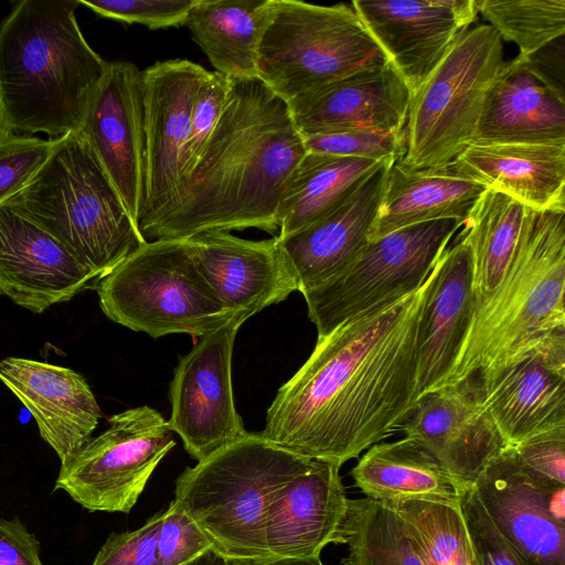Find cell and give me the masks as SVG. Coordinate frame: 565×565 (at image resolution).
I'll use <instances>...</instances> for the list:
<instances>
[{
  "instance_id": "cell-1",
  "label": "cell",
  "mask_w": 565,
  "mask_h": 565,
  "mask_svg": "<svg viewBox=\"0 0 565 565\" xmlns=\"http://www.w3.org/2000/svg\"><path fill=\"white\" fill-rule=\"evenodd\" d=\"M437 263L417 291L318 338L278 390L259 434L341 468L398 431L419 399L418 326Z\"/></svg>"
},
{
  "instance_id": "cell-2",
  "label": "cell",
  "mask_w": 565,
  "mask_h": 565,
  "mask_svg": "<svg viewBox=\"0 0 565 565\" xmlns=\"http://www.w3.org/2000/svg\"><path fill=\"white\" fill-rule=\"evenodd\" d=\"M289 105L260 78H231L223 115L166 206L139 225L148 241L255 227L278 233L282 185L305 156Z\"/></svg>"
},
{
  "instance_id": "cell-3",
  "label": "cell",
  "mask_w": 565,
  "mask_h": 565,
  "mask_svg": "<svg viewBox=\"0 0 565 565\" xmlns=\"http://www.w3.org/2000/svg\"><path fill=\"white\" fill-rule=\"evenodd\" d=\"M78 0H21L0 22V131L58 139L82 127L109 62L76 20Z\"/></svg>"
},
{
  "instance_id": "cell-4",
  "label": "cell",
  "mask_w": 565,
  "mask_h": 565,
  "mask_svg": "<svg viewBox=\"0 0 565 565\" xmlns=\"http://www.w3.org/2000/svg\"><path fill=\"white\" fill-rule=\"evenodd\" d=\"M564 289L565 211L525 207L508 271L473 316L447 386L487 381L565 329Z\"/></svg>"
},
{
  "instance_id": "cell-5",
  "label": "cell",
  "mask_w": 565,
  "mask_h": 565,
  "mask_svg": "<svg viewBox=\"0 0 565 565\" xmlns=\"http://www.w3.org/2000/svg\"><path fill=\"white\" fill-rule=\"evenodd\" d=\"M6 204L60 241L98 281L147 242L79 131L55 139Z\"/></svg>"
},
{
  "instance_id": "cell-6",
  "label": "cell",
  "mask_w": 565,
  "mask_h": 565,
  "mask_svg": "<svg viewBox=\"0 0 565 565\" xmlns=\"http://www.w3.org/2000/svg\"><path fill=\"white\" fill-rule=\"evenodd\" d=\"M312 459L246 433L177 479L173 501L225 557L270 555L266 509L275 492L303 472Z\"/></svg>"
},
{
  "instance_id": "cell-7",
  "label": "cell",
  "mask_w": 565,
  "mask_h": 565,
  "mask_svg": "<svg viewBox=\"0 0 565 565\" xmlns=\"http://www.w3.org/2000/svg\"><path fill=\"white\" fill-rule=\"evenodd\" d=\"M387 63L351 2L269 0L257 49V77L287 104Z\"/></svg>"
},
{
  "instance_id": "cell-8",
  "label": "cell",
  "mask_w": 565,
  "mask_h": 565,
  "mask_svg": "<svg viewBox=\"0 0 565 565\" xmlns=\"http://www.w3.org/2000/svg\"><path fill=\"white\" fill-rule=\"evenodd\" d=\"M97 294L108 319L152 338H201L238 317L203 276L188 239L147 241L97 282Z\"/></svg>"
},
{
  "instance_id": "cell-9",
  "label": "cell",
  "mask_w": 565,
  "mask_h": 565,
  "mask_svg": "<svg viewBox=\"0 0 565 565\" xmlns=\"http://www.w3.org/2000/svg\"><path fill=\"white\" fill-rule=\"evenodd\" d=\"M503 40L489 24L466 28L412 94L406 151L411 169L443 167L473 141L487 93L504 64Z\"/></svg>"
},
{
  "instance_id": "cell-10",
  "label": "cell",
  "mask_w": 565,
  "mask_h": 565,
  "mask_svg": "<svg viewBox=\"0 0 565 565\" xmlns=\"http://www.w3.org/2000/svg\"><path fill=\"white\" fill-rule=\"evenodd\" d=\"M462 225L444 218L394 231L369 242L335 276L302 291L318 338L420 289Z\"/></svg>"
},
{
  "instance_id": "cell-11",
  "label": "cell",
  "mask_w": 565,
  "mask_h": 565,
  "mask_svg": "<svg viewBox=\"0 0 565 565\" xmlns=\"http://www.w3.org/2000/svg\"><path fill=\"white\" fill-rule=\"evenodd\" d=\"M108 424L61 463L54 490L89 512L128 513L175 440L168 420L149 406L115 414Z\"/></svg>"
},
{
  "instance_id": "cell-12",
  "label": "cell",
  "mask_w": 565,
  "mask_h": 565,
  "mask_svg": "<svg viewBox=\"0 0 565 565\" xmlns=\"http://www.w3.org/2000/svg\"><path fill=\"white\" fill-rule=\"evenodd\" d=\"M244 317L199 338L179 359L169 387L168 424L198 462L246 435L232 384L234 342Z\"/></svg>"
},
{
  "instance_id": "cell-13",
  "label": "cell",
  "mask_w": 565,
  "mask_h": 565,
  "mask_svg": "<svg viewBox=\"0 0 565 565\" xmlns=\"http://www.w3.org/2000/svg\"><path fill=\"white\" fill-rule=\"evenodd\" d=\"M500 534L533 565H565V486L535 478L505 448L472 487Z\"/></svg>"
},
{
  "instance_id": "cell-14",
  "label": "cell",
  "mask_w": 565,
  "mask_h": 565,
  "mask_svg": "<svg viewBox=\"0 0 565 565\" xmlns=\"http://www.w3.org/2000/svg\"><path fill=\"white\" fill-rule=\"evenodd\" d=\"M207 73L181 58L157 62L142 71L143 201L139 225L166 206L181 182L192 105Z\"/></svg>"
},
{
  "instance_id": "cell-15",
  "label": "cell",
  "mask_w": 565,
  "mask_h": 565,
  "mask_svg": "<svg viewBox=\"0 0 565 565\" xmlns=\"http://www.w3.org/2000/svg\"><path fill=\"white\" fill-rule=\"evenodd\" d=\"M399 430L463 490L507 448L472 377L422 396Z\"/></svg>"
},
{
  "instance_id": "cell-16",
  "label": "cell",
  "mask_w": 565,
  "mask_h": 565,
  "mask_svg": "<svg viewBox=\"0 0 565 565\" xmlns=\"http://www.w3.org/2000/svg\"><path fill=\"white\" fill-rule=\"evenodd\" d=\"M139 225L143 201L142 71L109 62L78 130Z\"/></svg>"
},
{
  "instance_id": "cell-17",
  "label": "cell",
  "mask_w": 565,
  "mask_h": 565,
  "mask_svg": "<svg viewBox=\"0 0 565 565\" xmlns=\"http://www.w3.org/2000/svg\"><path fill=\"white\" fill-rule=\"evenodd\" d=\"M98 282L94 273L45 230L0 205V295L34 313Z\"/></svg>"
},
{
  "instance_id": "cell-18",
  "label": "cell",
  "mask_w": 565,
  "mask_h": 565,
  "mask_svg": "<svg viewBox=\"0 0 565 565\" xmlns=\"http://www.w3.org/2000/svg\"><path fill=\"white\" fill-rule=\"evenodd\" d=\"M393 162H380L348 196L309 225L287 236H275L298 291L339 274L369 243Z\"/></svg>"
},
{
  "instance_id": "cell-19",
  "label": "cell",
  "mask_w": 565,
  "mask_h": 565,
  "mask_svg": "<svg viewBox=\"0 0 565 565\" xmlns=\"http://www.w3.org/2000/svg\"><path fill=\"white\" fill-rule=\"evenodd\" d=\"M0 381L32 415L40 436L61 463L92 438L102 412L90 386L76 371L8 356L0 361Z\"/></svg>"
},
{
  "instance_id": "cell-20",
  "label": "cell",
  "mask_w": 565,
  "mask_h": 565,
  "mask_svg": "<svg viewBox=\"0 0 565 565\" xmlns=\"http://www.w3.org/2000/svg\"><path fill=\"white\" fill-rule=\"evenodd\" d=\"M339 471L331 462L312 459L275 492L265 514L270 555L319 557L328 544H343L349 499Z\"/></svg>"
},
{
  "instance_id": "cell-21",
  "label": "cell",
  "mask_w": 565,
  "mask_h": 565,
  "mask_svg": "<svg viewBox=\"0 0 565 565\" xmlns=\"http://www.w3.org/2000/svg\"><path fill=\"white\" fill-rule=\"evenodd\" d=\"M186 239L203 276L234 316L247 320L297 290L275 236L250 241L210 231Z\"/></svg>"
},
{
  "instance_id": "cell-22",
  "label": "cell",
  "mask_w": 565,
  "mask_h": 565,
  "mask_svg": "<svg viewBox=\"0 0 565 565\" xmlns=\"http://www.w3.org/2000/svg\"><path fill=\"white\" fill-rule=\"evenodd\" d=\"M412 93L396 70L366 68L289 103L301 137L352 129H405Z\"/></svg>"
},
{
  "instance_id": "cell-23",
  "label": "cell",
  "mask_w": 565,
  "mask_h": 565,
  "mask_svg": "<svg viewBox=\"0 0 565 565\" xmlns=\"http://www.w3.org/2000/svg\"><path fill=\"white\" fill-rule=\"evenodd\" d=\"M472 257L460 233L443 252L417 334L419 398L448 385L473 316Z\"/></svg>"
},
{
  "instance_id": "cell-24",
  "label": "cell",
  "mask_w": 565,
  "mask_h": 565,
  "mask_svg": "<svg viewBox=\"0 0 565 565\" xmlns=\"http://www.w3.org/2000/svg\"><path fill=\"white\" fill-rule=\"evenodd\" d=\"M351 3L412 94L467 28L446 0H354Z\"/></svg>"
},
{
  "instance_id": "cell-25",
  "label": "cell",
  "mask_w": 565,
  "mask_h": 565,
  "mask_svg": "<svg viewBox=\"0 0 565 565\" xmlns=\"http://www.w3.org/2000/svg\"><path fill=\"white\" fill-rule=\"evenodd\" d=\"M565 142V97L525 57L504 62L492 82L471 145Z\"/></svg>"
},
{
  "instance_id": "cell-26",
  "label": "cell",
  "mask_w": 565,
  "mask_h": 565,
  "mask_svg": "<svg viewBox=\"0 0 565 565\" xmlns=\"http://www.w3.org/2000/svg\"><path fill=\"white\" fill-rule=\"evenodd\" d=\"M443 167L525 207L565 211V142L470 145Z\"/></svg>"
},
{
  "instance_id": "cell-27",
  "label": "cell",
  "mask_w": 565,
  "mask_h": 565,
  "mask_svg": "<svg viewBox=\"0 0 565 565\" xmlns=\"http://www.w3.org/2000/svg\"><path fill=\"white\" fill-rule=\"evenodd\" d=\"M477 383L507 448L565 427V372L547 363L536 348Z\"/></svg>"
},
{
  "instance_id": "cell-28",
  "label": "cell",
  "mask_w": 565,
  "mask_h": 565,
  "mask_svg": "<svg viewBox=\"0 0 565 565\" xmlns=\"http://www.w3.org/2000/svg\"><path fill=\"white\" fill-rule=\"evenodd\" d=\"M486 190L482 184L452 174L444 167L411 169L398 159L388 170L369 242L429 221L454 218L465 224Z\"/></svg>"
},
{
  "instance_id": "cell-29",
  "label": "cell",
  "mask_w": 565,
  "mask_h": 565,
  "mask_svg": "<svg viewBox=\"0 0 565 565\" xmlns=\"http://www.w3.org/2000/svg\"><path fill=\"white\" fill-rule=\"evenodd\" d=\"M350 473L366 498L386 504L424 500L460 507L466 491L424 447L406 437L371 446Z\"/></svg>"
},
{
  "instance_id": "cell-30",
  "label": "cell",
  "mask_w": 565,
  "mask_h": 565,
  "mask_svg": "<svg viewBox=\"0 0 565 565\" xmlns=\"http://www.w3.org/2000/svg\"><path fill=\"white\" fill-rule=\"evenodd\" d=\"M269 0H196L184 22L215 68L228 78L257 76V49Z\"/></svg>"
},
{
  "instance_id": "cell-31",
  "label": "cell",
  "mask_w": 565,
  "mask_h": 565,
  "mask_svg": "<svg viewBox=\"0 0 565 565\" xmlns=\"http://www.w3.org/2000/svg\"><path fill=\"white\" fill-rule=\"evenodd\" d=\"M379 163L306 152L282 185L275 236H287L316 221L359 186Z\"/></svg>"
},
{
  "instance_id": "cell-32",
  "label": "cell",
  "mask_w": 565,
  "mask_h": 565,
  "mask_svg": "<svg viewBox=\"0 0 565 565\" xmlns=\"http://www.w3.org/2000/svg\"><path fill=\"white\" fill-rule=\"evenodd\" d=\"M524 213L522 203L487 189L462 225L460 233L472 257L473 316L491 298L508 271Z\"/></svg>"
},
{
  "instance_id": "cell-33",
  "label": "cell",
  "mask_w": 565,
  "mask_h": 565,
  "mask_svg": "<svg viewBox=\"0 0 565 565\" xmlns=\"http://www.w3.org/2000/svg\"><path fill=\"white\" fill-rule=\"evenodd\" d=\"M342 537L343 565H425L399 515L370 498L349 499Z\"/></svg>"
},
{
  "instance_id": "cell-34",
  "label": "cell",
  "mask_w": 565,
  "mask_h": 565,
  "mask_svg": "<svg viewBox=\"0 0 565 565\" xmlns=\"http://www.w3.org/2000/svg\"><path fill=\"white\" fill-rule=\"evenodd\" d=\"M387 505L403 520L425 565H477L460 507L424 500Z\"/></svg>"
},
{
  "instance_id": "cell-35",
  "label": "cell",
  "mask_w": 565,
  "mask_h": 565,
  "mask_svg": "<svg viewBox=\"0 0 565 565\" xmlns=\"http://www.w3.org/2000/svg\"><path fill=\"white\" fill-rule=\"evenodd\" d=\"M478 12L527 56L565 35V0H477Z\"/></svg>"
},
{
  "instance_id": "cell-36",
  "label": "cell",
  "mask_w": 565,
  "mask_h": 565,
  "mask_svg": "<svg viewBox=\"0 0 565 565\" xmlns=\"http://www.w3.org/2000/svg\"><path fill=\"white\" fill-rule=\"evenodd\" d=\"M307 152L373 161L403 159L406 151V131L352 129L303 136Z\"/></svg>"
},
{
  "instance_id": "cell-37",
  "label": "cell",
  "mask_w": 565,
  "mask_h": 565,
  "mask_svg": "<svg viewBox=\"0 0 565 565\" xmlns=\"http://www.w3.org/2000/svg\"><path fill=\"white\" fill-rule=\"evenodd\" d=\"M231 78L209 72L195 94L189 136L182 157L181 181L192 171L218 124L230 90Z\"/></svg>"
},
{
  "instance_id": "cell-38",
  "label": "cell",
  "mask_w": 565,
  "mask_h": 565,
  "mask_svg": "<svg viewBox=\"0 0 565 565\" xmlns=\"http://www.w3.org/2000/svg\"><path fill=\"white\" fill-rule=\"evenodd\" d=\"M54 145L55 139L0 131V205L29 182Z\"/></svg>"
},
{
  "instance_id": "cell-39",
  "label": "cell",
  "mask_w": 565,
  "mask_h": 565,
  "mask_svg": "<svg viewBox=\"0 0 565 565\" xmlns=\"http://www.w3.org/2000/svg\"><path fill=\"white\" fill-rule=\"evenodd\" d=\"M96 14L121 21L139 23L149 29L184 25L189 11L196 0H78Z\"/></svg>"
},
{
  "instance_id": "cell-40",
  "label": "cell",
  "mask_w": 565,
  "mask_h": 565,
  "mask_svg": "<svg viewBox=\"0 0 565 565\" xmlns=\"http://www.w3.org/2000/svg\"><path fill=\"white\" fill-rule=\"evenodd\" d=\"M460 509L477 565H533L500 534L472 488L463 492Z\"/></svg>"
},
{
  "instance_id": "cell-41",
  "label": "cell",
  "mask_w": 565,
  "mask_h": 565,
  "mask_svg": "<svg viewBox=\"0 0 565 565\" xmlns=\"http://www.w3.org/2000/svg\"><path fill=\"white\" fill-rule=\"evenodd\" d=\"M213 545L201 527L173 500L163 511L158 533L157 554L160 565H185Z\"/></svg>"
},
{
  "instance_id": "cell-42",
  "label": "cell",
  "mask_w": 565,
  "mask_h": 565,
  "mask_svg": "<svg viewBox=\"0 0 565 565\" xmlns=\"http://www.w3.org/2000/svg\"><path fill=\"white\" fill-rule=\"evenodd\" d=\"M162 515L163 511L152 515L137 530L113 532L90 565H160L157 541Z\"/></svg>"
},
{
  "instance_id": "cell-43",
  "label": "cell",
  "mask_w": 565,
  "mask_h": 565,
  "mask_svg": "<svg viewBox=\"0 0 565 565\" xmlns=\"http://www.w3.org/2000/svg\"><path fill=\"white\" fill-rule=\"evenodd\" d=\"M510 449L535 478L565 486V427L536 435Z\"/></svg>"
},
{
  "instance_id": "cell-44",
  "label": "cell",
  "mask_w": 565,
  "mask_h": 565,
  "mask_svg": "<svg viewBox=\"0 0 565 565\" xmlns=\"http://www.w3.org/2000/svg\"><path fill=\"white\" fill-rule=\"evenodd\" d=\"M41 545L22 521L0 518V565H44Z\"/></svg>"
},
{
  "instance_id": "cell-45",
  "label": "cell",
  "mask_w": 565,
  "mask_h": 565,
  "mask_svg": "<svg viewBox=\"0 0 565 565\" xmlns=\"http://www.w3.org/2000/svg\"><path fill=\"white\" fill-rule=\"evenodd\" d=\"M565 35L524 56L532 71L554 92L565 97ZM523 56V55H522Z\"/></svg>"
},
{
  "instance_id": "cell-46",
  "label": "cell",
  "mask_w": 565,
  "mask_h": 565,
  "mask_svg": "<svg viewBox=\"0 0 565 565\" xmlns=\"http://www.w3.org/2000/svg\"><path fill=\"white\" fill-rule=\"evenodd\" d=\"M222 565H324L319 557H225Z\"/></svg>"
},
{
  "instance_id": "cell-47",
  "label": "cell",
  "mask_w": 565,
  "mask_h": 565,
  "mask_svg": "<svg viewBox=\"0 0 565 565\" xmlns=\"http://www.w3.org/2000/svg\"><path fill=\"white\" fill-rule=\"evenodd\" d=\"M185 565H222V558L211 550Z\"/></svg>"
}]
</instances>
